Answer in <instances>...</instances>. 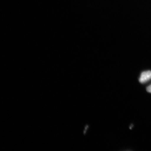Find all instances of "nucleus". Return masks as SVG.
<instances>
[{
	"mask_svg": "<svg viewBox=\"0 0 151 151\" xmlns=\"http://www.w3.org/2000/svg\"><path fill=\"white\" fill-rule=\"evenodd\" d=\"M151 80V71L143 72L141 73L139 81L141 83H145Z\"/></svg>",
	"mask_w": 151,
	"mask_h": 151,
	"instance_id": "obj_1",
	"label": "nucleus"
},
{
	"mask_svg": "<svg viewBox=\"0 0 151 151\" xmlns=\"http://www.w3.org/2000/svg\"><path fill=\"white\" fill-rule=\"evenodd\" d=\"M147 92L151 93V84L150 85V86L147 87Z\"/></svg>",
	"mask_w": 151,
	"mask_h": 151,
	"instance_id": "obj_2",
	"label": "nucleus"
}]
</instances>
